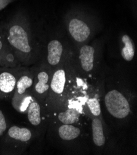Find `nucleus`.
I'll use <instances>...</instances> for the list:
<instances>
[{"label": "nucleus", "instance_id": "obj_13", "mask_svg": "<svg viewBox=\"0 0 137 155\" xmlns=\"http://www.w3.org/2000/svg\"><path fill=\"white\" fill-rule=\"evenodd\" d=\"M8 135L12 140L23 143L30 141L32 138V131L29 129L16 126H13L8 129Z\"/></svg>", "mask_w": 137, "mask_h": 155}, {"label": "nucleus", "instance_id": "obj_15", "mask_svg": "<svg viewBox=\"0 0 137 155\" xmlns=\"http://www.w3.org/2000/svg\"><path fill=\"white\" fill-rule=\"evenodd\" d=\"M121 41L123 43V47L121 48L120 54L122 58L126 61H131L135 56V47L133 40L127 34L122 36Z\"/></svg>", "mask_w": 137, "mask_h": 155}, {"label": "nucleus", "instance_id": "obj_17", "mask_svg": "<svg viewBox=\"0 0 137 155\" xmlns=\"http://www.w3.org/2000/svg\"><path fill=\"white\" fill-rule=\"evenodd\" d=\"M7 129V123L5 115L2 111L0 110V136L3 135Z\"/></svg>", "mask_w": 137, "mask_h": 155}, {"label": "nucleus", "instance_id": "obj_14", "mask_svg": "<svg viewBox=\"0 0 137 155\" xmlns=\"http://www.w3.org/2000/svg\"><path fill=\"white\" fill-rule=\"evenodd\" d=\"M29 122L34 126H38L41 123V108L39 101L34 97L30 103L26 112Z\"/></svg>", "mask_w": 137, "mask_h": 155}, {"label": "nucleus", "instance_id": "obj_1", "mask_svg": "<svg viewBox=\"0 0 137 155\" xmlns=\"http://www.w3.org/2000/svg\"><path fill=\"white\" fill-rule=\"evenodd\" d=\"M7 40L11 48L19 57L25 59L30 57L33 49L30 43L28 33L23 25H11L8 29Z\"/></svg>", "mask_w": 137, "mask_h": 155}, {"label": "nucleus", "instance_id": "obj_3", "mask_svg": "<svg viewBox=\"0 0 137 155\" xmlns=\"http://www.w3.org/2000/svg\"><path fill=\"white\" fill-rule=\"evenodd\" d=\"M52 71L53 70L48 66L39 69L36 75H33V82L30 92L38 101L44 102L49 97Z\"/></svg>", "mask_w": 137, "mask_h": 155}, {"label": "nucleus", "instance_id": "obj_16", "mask_svg": "<svg viewBox=\"0 0 137 155\" xmlns=\"http://www.w3.org/2000/svg\"><path fill=\"white\" fill-rule=\"evenodd\" d=\"M86 106L90 116L92 117H101V106L100 99L97 95L90 96L86 100Z\"/></svg>", "mask_w": 137, "mask_h": 155}, {"label": "nucleus", "instance_id": "obj_2", "mask_svg": "<svg viewBox=\"0 0 137 155\" xmlns=\"http://www.w3.org/2000/svg\"><path fill=\"white\" fill-rule=\"evenodd\" d=\"M104 103L106 110L116 119H125L131 113V106L127 97L120 91L113 89L104 95Z\"/></svg>", "mask_w": 137, "mask_h": 155}, {"label": "nucleus", "instance_id": "obj_8", "mask_svg": "<svg viewBox=\"0 0 137 155\" xmlns=\"http://www.w3.org/2000/svg\"><path fill=\"white\" fill-rule=\"evenodd\" d=\"M18 74L8 69H0V98H6L15 91Z\"/></svg>", "mask_w": 137, "mask_h": 155}, {"label": "nucleus", "instance_id": "obj_18", "mask_svg": "<svg viewBox=\"0 0 137 155\" xmlns=\"http://www.w3.org/2000/svg\"><path fill=\"white\" fill-rule=\"evenodd\" d=\"M3 44L2 40H0V61H1L2 59V54L3 53Z\"/></svg>", "mask_w": 137, "mask_h": 155}, {"label": "nucleus", "instance_id": "obj_9", "mask_svg": "<svg viewBox=\"0 0 137 155\" xmlns=\"http://www.w3.org/2000/svg\"><path fill=\"white\" fill-rule=\"evenodd\" d=\"M80 106L69 105L64 110L57 114V119L63 124H74L79 121L81 113Z\"/></svg>", "mask_w": 137, "mask_h": 155}, {"label": "nucleus", "instance_id": "obj_10", "mask_svg": "<svg viewBox=\"0 0 137 155\" xmlns=\"http://www.w3.org/2000/svg\"><path fill=\"white\" fill-rule=\"evenodd\" d=\"M91 127L94 144L99 148L103 147L106 143V137L102 117H92Z\"/></svg>", "mask_w": 137, "mask_h": 155}, {"label": "nucleus", "instance_id": "obj_4", "mask_svg": "<svg viewBox=\"0 0 137 155\" xmlns=\"http://www.w3.org/2000/svg\"><path fill=\"white\" fill-rule=\"evenodd\" d=\"M67 56L63 63L53 69L50 82L49 97L56 100L62 97L65 90L68 79V59Z\"/></svg>", "mask_w": 137, "mask_h": 155}, {"label": "nucleus", "instance_id": "obj_7", "mask_svg": "<svg viewBox=\"0 0 137 155\" xmlns=\"http://www.w3.org/2000/svg\"><path fill=\"white\" fill-rule=\"evenodd\" d=\"M64 46L58 40H52L48 45L47 62L52 70L62 64L66 58Z\"/></svg>", "mask_w": 137, "mask_h": 155}, {"label": "nucleus", "instance_id": "obj_11", "mask_svg": "<svg viewBox=\"0 0 137 155\" xmlns=\"http://www.w3.org/2000/svg\"><path fill=\"white\" fill-rule=\"evenodd\" d=\"M57 134L61 140L70 142L78 139L82 134V130L74 124H62L57 128Z\"/></svg>", "mask_w": 137, "mask_h": 155}, {"label": "nucleus", "instance_id": "obj_5", "mask_svg": "<svg viewBox=\"0 0 137 155\" xmlns=\"http://www.w3.org/2000/svg\"><path fill=\"white\" fill-rule=\"evenodd\" d=\"M67 28L72 39L78 44L83 45L92 37V28L84 19L74 17L67 23Z\"/></svg>", "mask_w": 137, "mask_h": 155}, {"label": "nucleus", "instance_id": "obj_6", "mask_svg": "<svg viewBox=\"0 0 137 155\" xmlns=\"http://www.w3.org/2000/svg\"><path fill=\"white\" fill-rule=\"evenodd\" d=\"M78 61L83 72L87 74L92 73L96 64L95 48L92 45H81L78 49Z\"/></svg>", "mask_w": 137, "mask_h": 155}, {"label": "nucleus", "instance_id": "obj_12", "mask_svg": "<svg viewBox=\"0 0 137 155\" xmlns=\"http://www.w3.org/2000/svg\"><path fill=\"white\" fill-rule=\"evenodd\" d=\"M33 82V75L26 72L19 75L16 82L14 96H22L30 91Z\"/></svg>", "mask_w": 137, "mask_h": 155}]
</instances>
